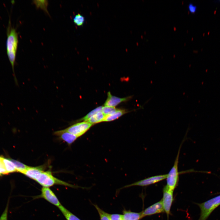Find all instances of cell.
Segmentation results:
<instances>
[{"mask_svg": "<svg viewBox=\"0 0 220 220\" xmlns=\"http://www.w3.org/2000/svg\"><path fill=\"white\" fill-rule=\"evenodd\" d=\"M35 181L44 187H49L55 185H61L72 188L77 187L55 178L49 171H42Z\"/></svg>", "mask_w": 220, "mask_h": 220, "instance_id": "cell-1", "label": "cell"}, {"mask_svg": "<svg viewBox=\"0 0 220 220\" xmlns=\"http://www.w3.org/2000/svg\"><path fill=\"white\" fill-rule=\"evenodd\" d=\"M196 204L200 210L198 220H206L214 210L220 205V195L202 203Z\"/></svg>", "mask_w": 220, "mask_h": 220, "instance_id": "cell-2", "label": "cell"}, {"mask_svg": "<svg viewBox=\"0 0 220 220\" xmlns=\"http://www.w3.org/2000/svg\"><path fill=\"white\" fill-rule=\"evenodd\" d=\"M180 145L174 164L168 174L166 178L167 186L170 190L174 191L177 186L179 181V173L178 170V163L180 150L182 146Z\"/></svg>", "mask_w": 220, "mask_h": 220, "instance_id": "cell-3", "label": "cell"}, {"mask_svg": "<svg viewBox=\"0 0 220 220\" xmlns=\"http://www.w3.org/2000/svg\"><path fill=\"white\" fill-rule=\"evenodd\" d=\"M93 125L88 122L83 121L73 124L65 130L78 138L85 133Z\"/></svg>", "mask_w": 220, "mask_h": 220, "instance_id": "cell-4", "label": "cell"}, {"mask_svg": "<svg viewBox=\"0 0 220 220\" xmlns=\"http://www.w3.org/2000/svg\"><path fill=\"white\" fill-rule=\"evenodd\" d=\"M173 191L170 190L166 185L163 189V196L161 199L164 212L168 218L172 204L174 201Z\"/></svg>", "mask_w": 220, "mask_h": 220, "instance_id": "cell-5", "label": "cell"}, {"mask_svg": "<svg viewBox=\"0 0 220 220\" xmlns=\"http://www.w3.org/2000/svg\"><path fill=\"white\" fill-rule=\"evenodd\" d=\"M167 174L152 176L126 185L123 188L134 186H145L157 183L166 179Z\"/></svg>", "mask_w": 220, "mask_h": 220, "instance_id": "cell-6", "label": "cell"}, {"mask_svg": "<svg viewBox=\"0 0 220 220\" xmlns=\"http://www.w3.org/2000/svg\"><path fill=\"white\" fill-rule=\"evenodd\" d=\"M18 42L17 33L15 29L12 28L7 35L6 43L7 53H16Z\"/></svg>", "mask_w": 220, "mask_h": 220, "instance_id": "cell-7", "label": "cell"}, {"mask_svg": "<svg viewBox=\"0 0 220 220\" xmlns=\"http://www.w3.org/2000/svg\"><path fill=\"white\" fill-rule=\"evenodd\" d=\"M38 196L44 199L58 207L61 204L56 195L49 187H42L41 194Z\"/></svg>", "mask_w": 220, "mask_h": 220, "instance_id": "cell-8", "label": "cell"}, {"mask_svg": "<svg viewBox=\"0 0 220 220\" xmlns=\"http://www.w3.org/2000/svg\"><path fill=\"white\" fill-rule=\"evenodd\" d=\"M164 212L161 200L142 211L141 218L145 217Z\"/></svg>", "mask_w": 220, "mask_h": 220, "instance_id": "cell-9", "label": "cell"}, {"mask_svg": "<svg viewBox=\"0 0 220 220\" xmlns=\"http://www.w3.org/2000/svg\"><path fill=\"white\" fill-rule=\"evenodd\" d=\"M130 97L120 98L112 95L110 92L107 93V98L104 104L105 106L114 107L122 102L129 100Z\"/></svg>", "mask_w": 220, "mask_h": 220, "instance_id": "cell-10", "label": "cell"}, {"mask_svg": "<svg viewBox=\"0 0 220 220\" xmlns=\"http://www.w3.org/2000/svg\"><path fill=\"white\" fill-rule=\"evenodd\" d=\"M54 134L69 145L73 143L78 138L65 129L56 131L54 133Z\"/></svg>", "mask_w": 220, "mask_h": 220, "instance_id": "cell-11", "label": "cell"}, {"mask_svg": "<svg viewBox=\"0 0 220 220\" xmlns=\"http://www.w3.org/2000/svg\"><path fill=\"white\" fill-rule=\"evenodd\" d=\"M43 171L40 167H29L23 173L26 176L33 180H35L39 174Z\"/></svg>", "mask_w": 220, "mask_h": 220, "instance_id": "cell-12", "label": "cell"}, {"mask_svg": "<svg viewBox=\"0 0 220 220\" xmlns=\"http://www.w3.org/2000/svg\"><path fill=\"white\" fill-rule=\"evenodd\" d=\"M142 212H135L130 211H123V220H140L141 218Z\"/></svg>", "mask_w": 220, "mask_h": 220, "instance_id": "cell-13", "label": "cell"}, {"mask_svg": "<svg viewBox=\"0 0 220 220\" xmlns=\"http://www.w3.org/2000/svg\"><path fill=\"white\" fill-rule=\"evenodd\" d=\"M58 208L67 220H81L76 216L70 212L62 204Z\"/></svg>", "mask_w": 220, "mask_h": 220, "instance_id": "cell-14", "label": "cell"}, {"mask_svg": "<svg viewBox=\"0 0 220 220\" xmlns=\"http://www.w3.org/2000/svg\"><path fill=\"white\" fill-rule=\"evenodd\" d=\"M126 112L125 110L118 109L113 114L105 116L103 122H109L115 120L122 116Z\"/></svg>", "mask_w": 220, "mask_h": 220, "instance_id": "cell-15", "label": "cell"}, {"mask_svg": "<svg viewBox=\"0 0 220 220\" xmlns=\"http://www.w3.org/2000/svg\"><path fill=\"white\" fill-rule=\"evenodd\" d=\"M2 160L8 174L10 173L17 172L15 165L9 159H6L2 157Z\"/></svg>", "mask_w": 220, "mask_h": 220, "instance_id": "cell-16", "label": "cell"}, {"mask_svg": "<svg viewBox=\"0 0 220 220\" xmlns=\"http://www.w3.org/2000/svg\"><path fill=\"white\" fill-rule=\"evenodd\" d=\"M105 116L102 111L99 112L93 116L86 122L93 124L103 122Z\"/></svg>", "mask_w": 220, "mask_h": 220, "instance_id": "cell-17", "label": "cell"}, {"mask_svg": "<svg viewBox=\"0 0 220 220\" xmlns=\"http://www.w3.org/2000/svg\"><path fill=\"white\" fill-rule=\"evenodd\" d=\"M9 159L15 165L17 172H19L23 174L29 167V166L26 165L19 161L13 159Z\"/></svg>", "mask_w": 220, "mask_h": 220, "instance_id": "cell-18", "label": "cell"}, {"mask_svg": "<svg viewBox=\"0 0 220 220\" xmlns=\"http://www.w3.org/2000/svg\"><path fill=\"white\" fill-rule=\"evenodd\" d=\"M102 107V106H99L92 110L83 118H82L80 120H83V121H87L89 119L96 113L99 112L101 111Z\"/></svg>", "mask_w": 220, "mask_h": 220, "instance_id": "cell-19", "label": "cell"}, {"mask_svg": "<svg viewBox=\"0 0 220 220\" xmlns=\"http://www.w3.org/2000/svg\"><path fill=\"white\" fill-rule=\"evenodd\" d=\"M94 206L99 214L100 220H110L109 214L102 210L97 205H94Z\"/></svg>", "mask_w": 220, "mask_h": 220, "instance_id": "cell-20", "label": "cell"}, {"mask_svg": "<svg viewBox=\"0 0 220 220\" xmlns=\"http://www.w3.org/2000/svg\"><path fill=\"white\" fill-rule=\"evenodd\" d=\"M117 109L114 107L105 106L102 107L101 111L106 116L113 114Z\"/></svg>", "mask_w": 220, "mask_h": 220, "instance_id": "cell-21", "label": "cell"}, {"mask_svg": "<svg viewBox=\"0 0 220 220\" xmlns=\"http://www.w3.org/2000/svg\"><path fill=\"white\" fill-rule=\"evenodd\" d=\"M84 21V16L79 13L76 15L73 18L74 22L78 26L82 25Z\"/></svg>", "mask_w": 220, "mask_h": 220, "instance_id": "cell-22", "label": "cell"}, {"mask_svg": "<svg viewBox=\"0 0 220 220\" xmlns=\"http://www.w3.org/2000/svg\"><path fill=\"white\" fill-rule=\"evenodd\" d=\"M34 2L37 7L40 8L47 12L46 9L48 5L47 1H34Z\"/></svg>", "mask_w": 220, "mask_h": 220, "instance_id": "cell-23", "label": "cell"}, {"mask_svg": "<svg viewBox=\"0 0 220 220\" xmlns=\"http://www.w3.org/2000/svg\"><path fill=\"white\" fill-rule=\"evenodd\" d=\"M9 200H8L6 208L0 217V220H7Z\"/></svg>", "mask_w": 220, "mask_h": 220, "instance_id": "cell-24", "label": "cell"}, {"mask_svg": "<svg viewBox=\"0 0 220 220\" xmlns=\"http://www.w3.org/2000/svg\"><path fill=\"white\" fill-rule=\"evenodd\" d=\"M188 9L190 13L193 14L196 12L197 10V7L193 3H190L188 6Z\"/></svg>", "mask_w": 220, "mask_h": 220, "instance_id": "cell-25", "label": "cell"}, {"mask_svg": "<svg viewBox=\"0 0 220 220\" xmlns=\"http://www.w3.org/2000/svg\"><path fill=\"white\" fill-rule=\"evenodd\" d=\"M8 174L2 160V156H0V176Z\"/></svg>", "mask_w": 220, "mask_h": 220, "instance_id": "cell-26", "label": "cell"}, {"mask_svg": "<svg viewBox=\"0 0 220 220\" xmlns=\"http://www.w3.org/2000/svg\"><path fill=\"white\" fill-rule=\"evenodd\" d=\"M110 220H123V215L119 214H109Z\"/></svg>", "mask_w": 220, "mask_h": 220, "instance_id": "cell-27", "label": "cell"}]
</instances>
